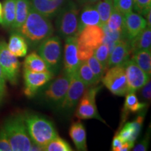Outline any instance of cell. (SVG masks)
<instances>
[{"label": "cell", "instance_id": "cell-1", "mask_svg": "<svg viewBox=\"0 0 151 151\" xmlns=\"http://www.w3.org/2000/svg\"><path fill=\"white\" fill-rule=\"evenodd\" d=\"M18 32L23 36L28 46L35 48L52 36L53 27L50 18L38 12L30 5L27 18Z\"/></svg>", "mask_w": 151, "mask_h": 151}, {"label": "cell", "instance_id": "cell-2", "mask_svg": "<svg viewBox=\"0 0 151 151\" xmlns=\"http://www.w3.org/2000/svg\"><path fill=\"white\" fill-rule=\"evenodd\" d=\"M24 122L32 143L44 148L50 141L58 136L54 124L42 116L28 114L24 116Z\"/></svg>", "mask_w": 151, "mask_h": 151}, {"label": "cell", "instance_id": "cell-3", "mask_svg": "<svg viewBox=\"0 0 151 151\" xmlns=\"http://www.w3.org/2000/svg\"><path fill=\"white\" fill-rule=\"evenodd\" d=\"M2 127L13 151H30L32 141L28 134L24 116L15 115L5 120Z\"/></svg>", "mask_w": 151, "mask_h": 151}, {"label": "cell", "instance_id": "cell-4", "mask_svg": "<svg viewBox=\"0 0 151 151\" xmlns=\"http://www.w3.org/2000/svg\"><path fill=\"white\" fill-rule=\"evenodd\" d=\"M79 12L80 9L74 1L67 0L57 14V31L64 39L78 35Z\"/></svg>", "mask_w": 151, "mask_h": 151}, {"label": "cell", "instance_id": "cell-5", "mask_svg": "<svg viewBox=\"0 0 151 151\" xmlns=\"http://www.w3.org/2000/svg\"><path fill=\"white\" fill-rule=\"evenodd\" d=\"M38 48V54L48 65L51 72L55 74L60 68L62 59V43L57 36H50L43 41Z\"/></svg>", "mask_w": 151, "mask_h": 151}, {"label": "cell", "instance_id": "cell-6", "mask_svg": "<svg viewBox=\"0 0 151 151\" xmlns=\"http://www.w3.org/2000/svg\"><path fill=\"white\" fill-rule=\"evenodd\" d=\"M101 89V87H90L85 91L84 94L77 104L75 116L79 120L87 119H97L99 121L104 122V120L100 116L96 104V96Z\"/></svg>", "mask_w": 151, "mask_h": 151}, {"label": "cell", "instance_id": "cell-7", "mask_svg": "<svg viewBox=\"0 0 151 151\" xmlns=\"http://www.w3.org/2000/svg\"><path fill=\"white\" fill-rule=\"evenodd\" d=\"M101 81L104 86L115 95L122 97L128 92L127 78L122 65L109 68Z\"/></svg>", "mask_w": 151, "mask_h": 151}, {"label": "cell", "instance_id": "cell-8", "mask_svg": "<svg viewBox=\"0 0 151 151\" xmlns=\"http://www.w3.org/2000/svg\"><path fill=\"white\" fill-rule=\"evenodd\" d=\"M0 66L6 81L11 85L18 83L20 63L17 57L9 51L4 41H0Z\"/></svg>", "mask_w": 151, "mask_h": 151}, {"label": "cell", "instance_id": "cell-9", "mask_svg": "<svg viewBox=\"0 0 151 151\" xmlns=\"http://www.w3.org/2000/svg\"><path fill=\"white\" fill-rule=\"evenodd\" d=\"M71 82V76L63 72L52 81L43 92V98L47 102L59 107L65 98Z\"/></svg>", "mask_w": 151, "mask_h": 151}, {"label": "cell", "instance_id": "cell-10", "mask_svg": "<svg viewBox=\"0 0 151 151\" xmlns=\"http://www.w3.org/2000/svg\"><path fill=\"white\" fill-rule=\"evenodd\" d=\"M86 88V85L78 78L76 73L71 76L70 85L65 98L59 106V109L63 111H72L78 103Z\"/></svg>", "mask_w": 151, "mask_h": 151}, {"label": "cell", "instance_id": "cell-11", "mask_svg": "<svg viewBox=\"0 0 151 151\" xmlns=\"http://www.w3.org/2000/svg\"><path fill=\"white\" fill-rule=\"evenodd\" d=\"M54 74L51 71L33 72L24 69L23 78L24 83V94L27 97H32L41 87L52 80Z\"/></svg>", "mask_w": 151, "mask_h": 151}, {"label": "cell", "instance_id": "cell-12", "mask_svg": "<svg viewBox=\"0 0 151 151\" xmlns=\"http://www.w3.org/2000/svg\"><path fill=\"white\" fill-rule=\"evenodd\" d=\"M122 66L127 78L128 92L140 90L150 80V76L143 71L133 60H127Z\"/></svg>", "mask_w": 151, "mask_h": 151}, {"label": "cell", "instance_id": "cell-13", "mask_svg": "<svg viewBox=\"0 0 151 151\" xmlns=\"http://www.w3.org/2000/svg\"><path fill=\"white\" fill-rule=\"evenodd\" d=\"M103 29L99 25H88L85 27L77 36V44L95 50L103 43Z\"/></svg>", "mask_w": 151, "mask_h": 151}, {"label": "cell", "instance_id": "cell-14", "mask_svg": "<svg viewBox=\"0 0 151 151\" xmlns=\"http://www.w3.org/2000/svg\"><path fill=\"white\" fill-rule=\"evenodd\" d=\"M80 64L81 61L78 58L77 37L67 38L64 50V72L71 76L76 73Z\"/></svg>", "mask_w": 151, "mask_h": 151}, {"label": "cell", "instance_id": "cell-15", "mask_svg": "<svg viewBox=\"0 0 151 151\" xmlns=\"http://www.w3.org/2000/svg\"><path fill=\"white\" fill-rule=\"evenodd\" d=\"M147 27L146 19L137 13H129L124 16V32L128 41L139 35Z\"/></svg>", "mask_w": 151, "mask_h": 151}, {"label": "cell", "instance_id": "cell-16", "mask_svg": "<svg viewBox=\"0 0 151 151\" xmlns=\"http://www.w3.org/2000/svg\"><path fill=\"white\" fill-rule=\"evenodd\" d=\"M131 55L129 41L126 39L119 41L113 47L109 58L108 69L115 66L123 65Z\"/></svg>", "mask_w": 151, "mask_h": 151}, {"label": "cell", "instance_id": "cell-17", "mask_svg": "<svg viewBox=\"0 0 151 151\" xmlns=\"http://www.w3.org/2000/svg\"><path fill=\"white\" fill-rule=\"evenodd\" d=\"M30 5L43 16L50 18L57 14L67 0H29Z\"/></svg>", "mask_w": 151, "mask_h": 151}, {"label": "cell", "instance_id": "cell-18", "mask_svg": "<svg viewBox=\"0 0 151 151\" xmlns=\"http://www.w3.org/2000/svg\"><path fill=\"white\" fill-rule=\"evenodd\" d=\"M88 25H99L101 27L100 17L95 5L84 6L79 15L78 35L85 27Z\"/></svg>", "mask_w": 151, "mask_h": 151}, {"label": "cell", "instance_id": "cell-19", "mask_svg": "<svg viewBox=\"0 0 151 151\" xmlns=\"http://www.w3.org/2000/svg\"><path fill=\"white\" fill-rule=\"evenodd\" d=\"M7 47L9 51L14 55L22 58L27 55L28 51V44L23 36L18 32L11 34L9 38Z\"/></svg>", "mask_w": 151, "mask_h": 151}, {"label": "cell", "instance_id": "cell-20", "mask_svg": "<svg viewBox=\"0 0 151 151\" xmlns=\"http://www.w3.org/2000/svg\"><path fill=\"white\" fill-rule=\"evenodd\" d=\"M69 136L78 150H87L86 130L81 121L73 122L69 129Z\"/></svg>", "mask_w": 151, "mask_h": 151}, {"label": "cell", "instance_id": "cell-21", "mask_svg": "<svg viewBox=\"0 0 151 151\" xmlns=\"http://www.w3.org/2000/svg\"><path fill=\"white\" fill-rule=\"evenodd\" d=\"M126 95L125 101L122 110V121H124L130 112L137 113L142 111L147 106V104L139 102L135 92H128Z\"/></svg>", "mask_w": 151, "mask_h": 151}, {"label": "cell", "instance_id": "cell-22", "mask_svg": "<svg viewBox=\"0 0 151 151\" xmlns=\"http://www.w3.org/2000/svg\"><path fill=\"white\" fill-rule=\"evenodd\" d=\"M24 69L33 72L50 71L48 66L43 58L37 52H32L25 58L24 61Z\"/></svg>", "mask_w": 151, "mask_h": 151}, {"label": "cell", "instance_id": "cell-23", "mask_svg": "<svg viewBox=\"0 0 151 151\" xmlns=\"http://www.w3.org/2000/svg\"><path fill=\"white\" fill-rule=\"evenodd\" d=\"M129 41L131 54L140 50L150 49L151 46V29L147 27L137 37Z\"/></svg>", "mask_w": 151, "mask_h": 151}, {"label": "cell", "instance_id": "cell-24", "mask_svg": "<svg viewBox=\"0 0 151 151\" xmlns=\"http://www.w3.org/2000/svg\"><path fill=\"white\" fill-rule=\"evenodd\" d=\"M16 1V19L12 29L18 32L25 21L30 7L29 0H15Z\"/></svg>", "mask_w": 151, "mask_h": 151}, {"label": "cell", "instance_id": "cell-25", "mask_svg": "<svg viewBox=\"0 0 151 151\" xmlns=\"http://www.w3.org/2000/svg\"><path fill=\"white\" fill-rule=\"evenodd\" d=\"M132 59L139 67L144 71L147 74L150 76L151 73V52L150 49L140 50L134 52Z\"/></svg>", "mask_w": 151, "mask_h": 151}, {"label": "cell", "instance_id": "cell-26", "mask_svg": "<svg viewBox=\"0 0 151 151\" xmlns=\"http://www.w3.org/2000/svg\"><path fill=\"white\" fill-rule=\"evenodd\" d=\"M16 19V1L4 0L2 6V24L6 28H12Z\"/></svg>", "mask_w": 151, "mask_h": 151}, {"label": "cell", "instance_id": "cell-27", "mask_svg": "<svg viewBox=\"0 0 151 151\" xmlns=\"http://www.w3.org/2000/svg\"><path fill=\"white\" fill-rule=\"evenodd\" d=\"M76 74L87 88L94 86L99 83L86 61L81 62L78 70L76 71Z\"/></svg>", "mask_w": 151, "mask_h": 151}, {"label": "cell", "instance_id": "cell-28", "mask_svg": "<svg viewBox=\"0 0 151 151\" xmlns=\"http://www.w3.org/2000/svg\"><path fill=\"white\" fill-rule=\"evenodd\" d=\"M107 28L111 32H124V15L119 12L113 6L111 14L106 24Z\"/></svg>", "mask_w": 151, "mask_h": 151}, {"label": "cell", "instance_id": "cell-29", "mask_svg": "<svg viewBox=\"0 0 151 151\" xmlns=\"http://www.w3.org/2000/svg\"><path fill=\"white\" fill-rule=\"evenodd\" d=\"M96 9L99 13L101 21V27L104 24H106L111 12L113 9V0H101L95 4Z\"/></svg>", "mask_w": 151, "mask_h": 151}, {"label": "cell", "instance_id": "cell-30", "mask_svg": "<svg viewBox=\"0 0 151 151\" xmlns=\"http://www.w3.org/2000/svg\"><path fill=\"white\" fill-rule=\"evenodd\" d=\"M43 150L46 151H71L73 149L71 148L70 145L67 141L62 139L61 137L57 136L46 145Z\"/></svg>", "mask_w": 151, "mask_h": 151}, {"label": "cell", "instance_id": "cell-31", "mask_svg": "<svg viewBox=\"0 0 151 151\" xmlns=\"http://www.w3.org/2000/svg\"><path fill=\"white\" fill-rule=\"evenodd\" d=\"M109 55H110V52L109 51L108 47L104 43L100 44L94 51L93 55L101 63V65L103 66L105 70L108 69Z\"/></svg>", "mask_w": 151, "mask_h": 151}, {"label": "cell", "instance_id": "cell-32", "mask_svg": "<svg viewBox=\"0 0 151 151\" xmlns=\"http://www.w3.org/2000/svg\"><path fill=\"white\" fill-rule=\"evenodd\" d=\"M86 62L88 63L90 69H91L92 72H93L97 81L98 82H99L106 71L104 68L103 67V66L96 59L94 55L90 57L89 59L86 60Z\"/></svg>", "mask_w": 151, "mask_h": 151}, {"label": "cell", "instance_id": "cell-33", "mask_svg": "<svg viewBox=\"0 0 151 151\" xmlns=\"http://www.w3.org/2000/svg\"><path fill=\"white\" fill-rule=\"evenodd\" d=\"M113 6L122 15L125 16L133 9V0H113Z\"/></svg>", "mask_w": 151, "mask_h": 151}, {"label": "cell", "instance_id": "cell-34", "mask_svg": "<svg viewBox=\"0 0 151 151\" xmlns=\"http://www.w3.org/2000/svg\"><path fill=\"white\" fill-rule=\"evenodd\" d=\"M151 0H133V9L139 14L145 16L150 10Z\"/></svg>", "mask_w": 151, "mask_h": 151}, {"label": "cell", "instance_id": "cell-35", "mask_svg": "<svg viewBox=\"0 0 151 151\" xmlns=\"http://www.w3.org/2000/svg\"><path fill=\"white\" fill-rule=\"evenodd\" d=\"M11 146L4 129L0 128V151H11Z\"/></svg>", "mask_w": 151, "mask_h": 151}, {"label": "cell", "instance_id": "cell-36", "mask_svg": "<svg viewBox=\"0 0 151 151\" xmlns=\"http://www.w3.org/2000/svg\"><path fill=\"white\" fill-rule=\"evenodd\" d=\"M6 95V78L3 74L0 66V106L2 104Z\"/></svg>", "mask_w": 151, "mask_h": 151}, {"label": "cell", "instance_id": "cell-37", "mask_svg": "<svg viewBox=\"0 0 151 151\" xmlns=\"http://www.w3.org/2000/svg\"><path fill=\"white\" fill-rule=\"evenodd\" d=\"M141 94L145 100L150 101L151 98V82L150 79L141 88Z\"/></svg>", "mask_w": 151, "mask_h": 151}, {"label": "cell", "instance_id": "cell-38", "mask_svg": "<svg viewBox=\"0 0 151 151\" xmlns=\"http://www.w3.org/2000/svg\"><path fill=\"white\" fill-rule=\"evenodd\" d=\"M124 141H122L120 138L118 137V134L114 136L113 141H112V149L111 150L113 151H120V149L121 148L122 143Z\"/></svg>", "mask_w": 151, "mask_h": 151}, {"label": "cell", "instance_id": "cell-39", "mask_svg": "<svg viewBox=\"0 0 151 151\" xmlns=\"http://www.w3.org/2000/svg\"><path fill=\"white\" fill-rule=\"evenodd\" d=\"M148 141L147 139H145L144 140L141 141L140 143H138L137 146L133 147L134 151H146L148 150Z\"/></svg>", "mask_w": 151, "mask_h": 151}, {"label": "cell", "instance_id": "cell-40", "mask_svg": "<svg viewBox=\"0 0 151 151\" xmlns=\"http://www.w3.org/2000/svg\"><path fill=\"white\" fill-rule=\"evenodd\" d=\"M77 3H78L81 6L87 5H95L101 0H76Z\"/></svg>", "mask_w": 151, "mask_h": 151}, {"label": "cell", "instance_id": "cell-41", "mask_svg": "<svg viewBox=\"0 0 151 151\" xmlns=\"http://www.w3.org/2000/svg\"><path fill=\"white\" fill-rule=\"evenodd\" d=\"M145 16L146 17V22H147V27H151V11L150 10L148 11L147 14L145 15Z\"/></svg>", "mask_w": 151, "mask_h": 151}, {"label": "cell", "instance_id": "cell-42", "mask_svg": "<svg viewBox=\"0 0 151 151\" xmlns=\"http://www.w3.org/2000/svg\"><path fill=\"white\" fill-rule=\"evenodd\" d=\"M2 5L1 3L0 2V24H2Z\"/></svg>", "mask_w": 151, "mask_h": 151}]
</instances>
